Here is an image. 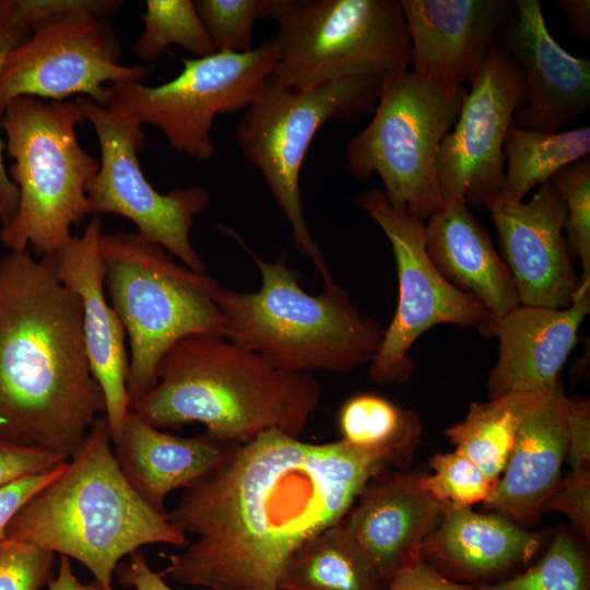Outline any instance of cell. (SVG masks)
I'll return each instance as SVG.
<instances>
[{
  "label": "cell",
  "instance_id": "1",
  "mask_svg": "<svg viewBox=\"0 0 590 590\" xmlns=\"http://www.w3.org/2000/svg\"><path fill=\"white\" fill-rule=\"evenodd\" d=\"M414 451L307 442L275 429L232 444L167 511L196 540L160 574L209 590H278L292 555L340 522L371 480L404 470Z\"/></svg>",
  "mask_w": 590,
  "mask_h": 590
},
{
  "label": "cell",
  "instance_id": "2",
  "mask_svg": "<svg viewBox=\"0 0 590 590\" xmlns=\"http://www.w3.org/2000/svg\"><path fill=\"white\" fill-rule=\"evenodd\" d=\"M105 412L79 295L55 256L0 257V440L71 459Z\"/></svg>",
  "mask_w": 590,
  "mask_h": 590
},
{
  "label": "cell",
  "instance_id": "3",
  "mask_svg": "<svg viewBox=\"0 0 590 590\" xmlns=\"http://www.w3.org/2000/svg\"><path fill=\"white\" fill-rule=\"evenodd\" d=\"M312 374L273 367L220 334H191L164 356L156 385L131 410L160 429L191 423L227 444L275 429L300 438L321 399Z\"/></svg>",
  "mask_w": 590,
  "mask_h": 590
},
{
  "label": "cell",
  "instance_id": "4",
  "mask_svg": "<svg viewBox=\"0 0 590 590\" xmlns=\"http://www.w3.org/2000/svg\"><path fill=\"white\" fill-rule=\"evenodd\" d=\"M111 442L107 418L98 416L63 472L20 508L5 533V540L74 558L102 590H114L119 562L135 550L189 543L131 488Z\"/></svg>",
  "mask_w": 590,
  "mask_h": 590
},
{
  "label": "cell",
  "instance_id": "5",
  "mask_svg": "<svg viewBox=\"0 0 590 590\" xmlns=\"http://www.w3.org/2000/svg\"><path fill=\"white\" fill-rule=\"evenodd\" d=\"M248 252L261 286L257 292L220 286L222 337L290 373L342 374L371 362L385 328L361 315L344 290L334 285L311 295L300 287L285 253L267 262Z\"/></svg>",
  "mask_w": 590,
  "mask_h": 590
},
{
  "label": "cell",
  "instance_id": "6",
  "mask_svg": "<svg viewBox=\"0 0 590 590\" xmlns=\"http://www.w3.org/2000/svg\"><path fill=\"white\" fill-rule=\"evenodd\" d=\"M84 120L75 101L21 96L4 107L5 152L14 161L8 173L19 191L16 214L0 228L9 250L55 256L72 239L71 226L90 214L85 185L99 161L78 141Z\"/></svg>",
  "mask_w": 590,
  "mask_h": 590
},
{
  "label": "cell",
  "instance_id": "7",
  "mask_svg": "<svg viewBox=\"0 0 590 590\" xmlns=\"http://www.w3.org/2000/svg\"><path fill=\"white\" fill-rule=\"evenodd\" d=\"M105 290L130 343L127 394L131 406L157 382L160 365L179 340L221 335L219 282L179 264L135 233L102 234Z\"/></svg>",
  "mask_w": 590,
  "mask_h": 590
},
{
  "label": "cell",
  "instance_id": "8",
  "mask_svg": "<svg viewBox=\"0 0 590 590\" xmlns=\"http://www.w3.org/2000/svg\"><path fill=\"white\" fill-rule=\"evenodd\" d=\"M465 92L412 70L387 80L369 123L347 142V172L358 180L377 174L394 209L428 220L445 205L437 157Z\"/></svg>",
  "mask_w": 590,
  "mask_h": 590
},
{
  "label": "cell",
  "instance_id": "9",
  "mask_svg": "<svg viewBox=\"0 0 590 590\" xmlns=\"http://www.w3.org/2000/svg\"><path fill=\"white\" fill-rule=\"evenodd\" d=\"M385 82L362 75L298 90L269 80L235 126L239 149L260 172L291 226L294 246L312 261L324 287L335 282L307 225L302 166L317 131L328 121L355 122L373 111Z\"/></svg>",
  "mask_w": 590,
  "mask_h": 590
},
{
  "label": "cell",
  "instance_id": "10",
  "mask_svg": "<svg viewBox=\"0 0 590 590\" xmlns=\"http://www.w3.org/2000/svg\"><path fill=\"white\" fill-rule=\"evenodd\" d=\"M278 22L275 85L310 90L350 76L387 81L411 70L399 0H295Z\"/></svg>",
  "mask_w": 590,
  "mask_h": 590
},
{
  "label": "cell",
  "instance_id": "11",
  "mask_svg": "<svg viewBox=\"0 0 590 590\" xmlns=\"http://www.w3.org/2000/svg\"><path fill=\"white\" fill-rule=\"evenodd\" d=\"M278 58L275 37L245 52L185 58L181 72L163 84L111 83L105 107L156 127L173 149L206 161L215 154L216 116L246 109L271 79Z\"/></svg>",
  "mask_w": 590,
  "mask_h": 590
},
{
  "label": "cell",
  "instance_id": "12",
  "mask_svg": "<svg viewBox=\"0 0 590 590\" xmlns=\"http://www.w3.org/2000/svg\"><path fill=\"white\" fill-rule=\"evenodd\" d=\"M363 210L389 240L398 274V304L381 345L368 364L377 384H404L414 369V343L439 324L473 328L492 339L496 321L473 295L457 288L434 266L425 247V222L394 209L382 190L358 198Z\"/></svg>",
  "mask_w": 590,
  "mask_h": 590
},
{
  "label": "cell",
  "instance_id": "13",
  "mask_svg": "<svg viewBox=\"0 0 590 590\" xmlns=\"http://www.w3.org/2000/svg\"><path fill=\"white\" fill-rule=\"evenodd\" d=\"M75 102L94 128L101 149L99 168L85 185L90 214L111 213L129 219L140 236L188 268L205 272L190 232L194 217L211 200L210 191L203 186H190L158 192L144 176L138 158L145 142L142 126L87 97L78 96Z\"/></svg>",
  "mask_w": 590,
  "mask_h": 590
},
{
  "label": "cell",
  "instance_id": "14",
  "mask_svg": "<svg viewBox=\"0 0 590 590\" xmlns=\"http://www.w3.org/2000/svg\"><path fill=\"white\" fill-rule=\"evenodd\" d=\"M121 51L111 23L90 9L71 10L37 23L3 64L1 115L21 96L66 101L81 94L105 107V83L142 82L150 74L145 67L118 63Z\"/></svg>",
  "mask_w": 590,
  "mask_h": 590
},
{
  "label": "cell",
  "instance_id": "15",
  "mask_svg": "<svg viewBox=\"0 0 590 590\" xmlns=\"http://www.w3.org/2000/svg\"><path fill=\"white\" fill-rule=\"evenodd\" d=\"M523 102L526 87L517 64L494 45L439 148L437 173L445 203L462 201L480 208L499 196L505 139Z\"/></svg>",
  "mask_w": 590,
  "mask_h": 590
},
{
  "label": "cell",
  "instance_id": "16",
  "mask_svg": "<svg viewBox=\"0 0 590 590\" xmlns=\"http://www.w3.org/2000/svg\"><path fill=\"white\" fill-rule=\"evenodd\" d=\"M486 208L520 305L569 307L581 280L564 235L566 205L551 180L538 186L529 201L514 202L497 196Z\"/></svg>",
  "mask_w": 590,
  "mask_h": 590
},
{
  "label": "cell",
  "instance_id": "17",
  "mask_svg": "<svg viewBox=\"0 0 590 590\" xmlns=\"http://www.w3.org/2000/svg\"><path fill=\"white\" fill-rule=\"evenodd\" d=\"M102 234V221L94 216L83 235L72 237L55 259L58 279L81 299L87 361L104 396L105 416L115 445L131 410L127 394L129 355L125 327L105 293Z\"/></svg>",
  "mask_w": 590,
  "mask_h": 590
},
{
  "label": "cell",
  "instance_id": "18",
  "mask_svg": "<svg viewBox=\"0 0 590 590\" xmlns=\"http://www.w3.org/2000/svg\"><path fill=\"white\" fill-rule=\"evenodd\" d=\"M503 48L517 64L528 106L517 127L558 132L590 109V61L568 54L550 34L538 0L515 2Z\"/></svg>",
  "mask_w": 590,
  "mask_h": 590
},
{
  "label": "cell",
  "instance_id": "19",
  "mask_svg": "<svg viewBox=\"0 0 590 590\" xmlns=\"http://www.w3.org/2000/svg\"><path fill=\"white\" fill-rule=\"evenodd\" d=\"M589 312L590 282H581L567 308L519 305L498 320L493 334L498 355L487 378L488 398L560 386L559 374Z\"/></svg>",
  "mask_w": 590,
  "mask_h": 590
},
{
  "label": "cell",
  "instance_id": "20",
  "mask_svg": "<svg viewBox=\"0 0 590 590\" xmlns=\"http://www.w3.org/2000/svg\"><path fill=\"white\" fill-rule=\"evenodd\" d=\"M412 71L467 86L485 62L508 15L506 0H401Z\"/></svg>",
  "mask_w": 590,
  "mask_h": 590
},
{
  "label": "cell",
  "instance_id": "21",
  "mask_svg": "<svg viewBox=\"0 0 590 590\" xmlns=\"http://www.w3.org/2000/svg\"><path fill=\"white\" fill-rule=\"evenodd\" d=\"M390 471L371 480L340 521L387 582L421 557L441 518V506L423 488L420 473Z\"/></svg>",
  "mask_w": 590,
  "mask_h": 590
},
{
  "label": "cell",
  "instance_id": "22",
  "mask_svg": "<svg viewBox=\"0 0 590 590\" xmlns=\"http://www.w3.org/2000/svg\"><path fill=\"white\" fill-rule=\"evenodd\" d=\"M567 399L558 386L527 412L485 508L522 527L543 515L545 503L562 480L566 459Z\"/></svg>",
  "mask_w": 590,
  "mask_h": 590
},
{
  "label": "cell",
  "instance_id": "23",
  "mask_svg": "<svg viewBox=\"0 0 590 590\" xmlns=\"http://www.w3.org/2000/svg\"><path fill=\"white\" fill-rule=\"evenodd\" d=\"M540 544L538 534L503 515L444 505L421 557L446 577L470 583L527 564Z\"/></svg>",
  "mask_w": 590,
  "mask_h": 590
},
{
  "label": "cell",
  "instance_id": "24",
  "mask_svg": "<svg viewBox=\"0 0 590 590\" xmlns=\"http://www.w3.org/2000/svg\"><path fill=\"white\" fill-rule=\"evenodd\" d=\"M425 247L437 270L476 297L496 322L520 305L510 271L464 202H446L428 219Z\"/></svg>",
  "mask_w": 590,
  "mask_h": 590
},
{
  "label": "cell",
  "instance_id": "25",
  "mask_svg": "<svg viewBox=\"0 0 590 590\" xmlns=\"http://www.w3.org/2000/svg\"><path fill=\"white\" fill-rule=\"evenodd\" d=\"M231 445L204 433L196 437L166 433L130 410L114 455L131 488L151 508L166 515L167 495L203 475Z\"/></svg>",
  "mask_w": 590,
  "mask_h": 590
},
{
  "label": "cell",
  "instance_id": "26",
  "mask_svg": "<svg viewBox=\"0 0 590 590\" xmlns=\"http://www.w3.org/2000/svg\"><path fill=\"white\" fill-rule=\"evenodd\" d=\"M387 583L338 522L292 555L278 590H386Z\"/></svg>",
  "mask_w": 590,
  "mask_h": 590
},
{
  "label": "cell",
  "instance_id": "27",
  "mask_svg": "<svg viewBox=\"0 0 590 590\" xmlns=\"http://www.w3.org/2000/svg\"><path fill=\"white\" fill-rule=\"evenodd\" d=\"M548 391L514 392L473 402L463 421L445 430L455 450L494 482L502 475L527 412Z\"/></svg>",
  "mask_w": 590,
  "mask_h": 590
},
{
  "label": "cell",
  "instance_id": "28",
  "mask_svg": "<svg viewBox=\"0 0 590 590\" xmlns=\"http://www.w3.org/2000/svg\"><path fill=\"white\" fill-rule=\"evenodd\" d=\"M589 152V127L545 133L512 123L504 143L506 169L499 197L523 201L532 188L551 180L558 170Z\"/></svg>",
  "mask_w": 590,
  "mask_h": 590
},
{
  "label": "cell",
  "instance_id": "29",
  "mask_svg": "<svg viewBox=\"0 0 590 590\" xmlns=\"http://www.w3.org/2000/svg\"><path fill=\"white\" fill-rule=\"evenodd\" d=\"M339 428L341 439L369 449H416L422 435L421 420L414 411L373 393H359L344 402L339 412Z\"/></svg>",
  "mask_w": 590,
  "mask_h": 590
},
{
  "label": "cell",
  "instance_id": "30",
  "mask_svg": "<svg viewBox=\"0 0 590 590\" xmlns=\"http://www.w3.org/2000/svg\"><path fill=\"white\" fill-rule=\"evenodd\" d=\"M143 32L137 38L134 54L146 61L158 59L173 45L194 57L216 52L212 39L191 0H148L141 14Z\"/></svg>",
  "mask_w": 590,
  "mask_h": 590
},
{
  "label": "cell",
  "instance_id": "31",
  "mask_svg": "<svg viewBox=\"0 0 590 590\" xmlns=\"http://www.w3.org/2000/svg\"><path fill=\"white\" fill-rule=\"evenodd\" d=\"M477 590H590L586 553L573 535L557 533L541 559L524 573Z\"/></svg>",
  "mask_w": 590,
  "mask_h": 590
},
{
  "label": "cell",
  "instance_id": "32",
  "mask_svg": "<svg viewBox=\"0 0 590 590\" xmlns=\"http://www.w3.org/2000/svg\"><path fill=\"white\" fill-rule=\"evenodd\" d=\"M429 468L432 473L421 474V484L440 506L471 508L479 503L485 505L494 495L497 482L457 450L436 453Z\"/></svg>",
  "mask_w": 590,
  "mask_h": 590
},
{
  "label": "cell",
  "instance_id": "33",
  "mask_svg": "<svg viewBox=\"0 0 590 590\" xmlns=\"http://www.w3.org/2000/svg\"><path fill=\"white\" fill-rule=\"evenodd\" d=\"M551 182L562 197L567 219L566 241L581 263V282H590V157L589 155L558 170Z\"/></svg>",
  "mask_w": 590,
  "mask_h": 590
},
{
  "label": "cell",
  "instance_id": "34",
  "mask_svg": "<svg viewBox=\"0 0 590 590\" xmlns=\"http://www.w3.org/2000/svg\"><path fill=\"white\" fill-rule=\"evenodd\" d=\"M194 4L216 51L251 49L260 0H198Z\"/></svg>",
  "mask_w": 590,
  "mask_h": 590
},
{
  "label": "cell",
  "instance_id": "35",
  "mask_svg": "<svg viewBox=\"0 0 590 590\" xmlns=\"http://www.w3.org/2000/svg\"><path fill=\"white\" fill-rule=\"evenodd\" d=\"M55 554L33 544L4 540L0 546V590H42L52 579Z\"/></svg>",
  "mask_w": 590,
  "mask_h": 590
},
{
  "label": "cell",
  "instance_id": "36",
  "mask_svg": "<svg viewBox=\"0 0 590 590\" xmlns=\"http://www.w3.org/2000/svg\"><path fill=\"white\" fill-rule=\"evenodd\" d=\"M122 4L120 0H5L1 22L31 31L37 23L71 10L90 9L104 17Z\"/></svg>",
  "mask_w": 590,
  "mask_h": 590
},
{
  "label": "cell",
  "instance_id": "37",
  "mask_svg": "<svg viewBox=\"0 0 590 590\" xmlns=\"http://www.w3.org/2000/svg\"><path fill=\"white\" fill-rule=\"evenodd\" d=\"M558 511L590 540V469L570 470L544 505L543 514Z\"/></svg>",
  "mask_w": 590,
  "mask_h": 590
},
{
  "label": "cell",
  "instance_id": "38",
  "mask_svg": "<svg viewBox=\"0 0 590 590\" xmlns=\"http://www.w3.org/2000/svg\"><path fill=\"white\" fill-rule=\"evenodd\" d=\"M30 34L28 30L0 22V78L3 64L10 51ZM5 142L1 138L0 111V224L7 226L15 216L19 205V191L4 166Z\"/></svg>",
  "mask_w": 590,
  "mask_h": 590
},
{
  "label": "cell",
  "instance_id": "39",
  "mask_svg": "<svg viewBox=\"0 0 590 590\" xmlns=\"http://www.w3.org/2000/svg\"><path fill=\"white\" fill-rule=\"evenodd\" d=\"M67 463L61 462L52 469L25 475L0 487V546L14 515L35 493L59 476Z\"/></svg>",
  "mask_w": 590,
  "mask_h": 590
},
{
  "label": "cell",
  "instance_id": "40",
  "mask_svg": "<svg viewBox=\"0 0 590 590\" xmlns=\"http://www.w3.org/2000/svg\"><path fill=\"white\" fill-rule=\"evenodd\" d=\"M64 461L68 460L50 452L0 440V487L25 475L52 469Z\"/></svg>",
  "mask_w": 590,
  "mask_h": 590
},
{
  "label": "cell",
  "instance_id": "41",
  "mask_svg": "<svg viewBox=\"0 0 590 590\" xmlns=\"http://www.w3.org/2000/svg\"><path fill=\"white\" fill-rule=\"evenodd\" d=\"M566 459L570 470L590 465V402L585 398L567 399Z\"/></svg>",
  "mask_w": 590,
  "mask_h": 590
},
{
  "label": "cell",
  "instance_id": "42",
  "mask_svg": "<svg viewBox=\"0 0 590 590\" xmlns=\"http://www.w3.org/2000/svg\"><path fill=\"white\" fill-rule=\"evenodd\" d=\"M386 590H477L476 585L452 580L420 557L398 569Z\"/></svg>",
  "mask_w": 590,
  "mask_h": 590
},
{
  "label": "cell",
  "instance_id": "43",
  "mask_svg": "<svg viewBox=\"0 0 590 590\" xmlns=\"http://www.w3.org/2000/svg\"><path fill=\"white\" fill-rule=\"evenodd\" d=\"M115 573L121 586L134 590H174L160 573L150 567L141 548L132 552L127 563L119 564Z\"/></svg>",
  "mask_w": 590,
  "mask_h": 590
},
{
  "label": "cell",
  "instance_id": "44",
  "mask_svg": "<svg viewBox=\"0 0 590 590\" xmlns=\"http://www.w3.org/2000/svg\"><path fill=\"white\" fill-rule=\"evenodd\" d=\"M48 590H102L93 580L88 583L81 582L74 575L70 558L60 556L58 573L48 583Z\"/></svg>",
  "mask_w": 590,
  "mask_h": 590
},
{
  "label": "cell",
  "instance_id": "45",
  "mask_svg": "<svg viewBox=\"0 0 590 590\" xmlns=\"http://www.w3.org/2000/svg\"><path fill=\"white\" fill-rule=\"evenodd\" d=\"M558 5L573 22L580 34L590 36V1L589 0H559Z\"/></svg>",
  "mask_w": 590,
  "mask_h": 590
},
{
  "label": "cell",
  "instance_id": "46",
  "mask_svg": "<svg viewBox=\"0 0 590 590\" xmlns=\"http://www.w3.org/2000/svg\"><path fill=\"white\" fill-rule=\"evenodd\" d=\"M4 8H5V0H0V22L3 19Z\"/></svg>",
  "mask_w": 590,
  "mask_h": 590
}]
</instances>
